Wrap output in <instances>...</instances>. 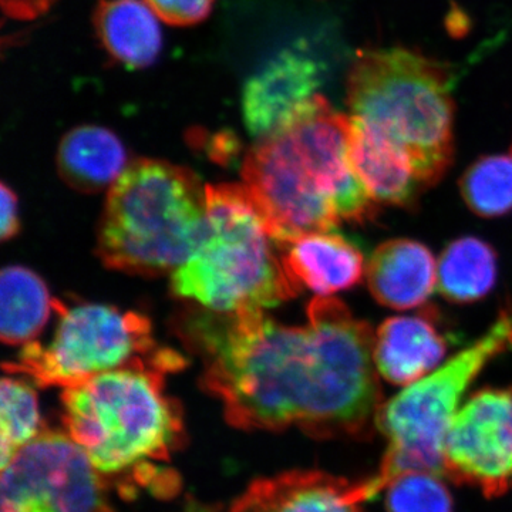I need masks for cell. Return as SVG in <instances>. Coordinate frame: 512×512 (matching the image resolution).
Instances as JSON below:
<instances>
[{
	"mask_svg": "<svg viewBox=\"0 0 512 512\" xmlns=\"http://www.w3.org/2000/svg\"><path fill=\"white\" fill-rule=\"evenodd\" d=\"M178 332L204 363L202 387L237 429L298 427L329 440L363 439L376 426L375 335L339 299H313L303 326L282 325L262 309H207L184 316Z\"/></svg>",
	"mask_w": 512,
	"mask_h": 512,
	"instance_id": "obj_1",
	"label": "cell"
},
{
	"mask_svg": "<svg viewBox=\"0 0 512 512\" xmlns=\"http://www.w3.org/2000/svg\"><path fill=\"white\" fill-rule=\"evenodd\" d=\"M242 181L278 247L340 222H366L376 202L353 171L349 116L315 94L268 136L258 138L242 163Z\"/></svg>",
	"mask_w": 512,
	"mask_h": 512,
	"instance_id": "obj_2",
	"label": "cell"
},
{
	"mask_svg": "<svg viewBox=\"0 0 512 512\" xmlns=\"http://www.w3.org/2000/svg\"><path fill=\"white\" fill-rule=\"evenodd\" d=\"M350 117L409 158L424 190L453 161L454 100L443 63L407 47L357 52L348 82Z\"/></svg>",
	"mask_w": 512,
	"mask_h": 512,
	"instance_id": "obj_3",
	"label": "cell"
},
{
	"mask_svg": "<svg viewBox=\"0 0 512 512\" xmlns=\"http://www.w3.org/2000/svg\"><path fill=\"white\" fill-rule=\"evenodd\" d=\"M301 288L244 184L207 185L204 229L171 276L174 295L231 313L272 308Z\"/></svg>",
	"mask_w": 512,
	"mask_h": 512,
	"instance_id": "obj_4",
	"label": "cell"
},
{
	"mask_svg": "<svg viewBox=\"0 0 512 512\" xmlns=\"http://www.w3.org/2000/svg\"><path fill=\"white\" fill-rule=\"evenodd\" d=\"M205 214L207 185L192 171L163 160L134 161L109 188L97 252L114 271L173 274L197 247Z\"/></svg>",
	"mask_w": 512,
	"mask_h": 512,
	"instance_id": "obj_5",
	"label": "cell"
},
{
	"mask_svg": "<svg viewBox=\"0 0 512 512\" xmlns=\"http://www.w3.org/2000/svg\"><path fill=\"white\" fill-rule=\"evenodd\" d=\"M164 376L121 369L64 389V429L101 476L153 467L183 444V412L165 394Z\"/></svg>",
	"mask_w": 512,
	"mask_h": 512,
	"instance_id": "obj_6",
	"label": "cell"
},
{
	"mask_svg": "<svg viewBox=\"0 0 512 512\" xmlns=\"http://www.w3.org/2000/svg\"><path fill=\"white\" fill-rule=\"evenodd\" d=\"M59 315L55 335L47 345L30 342L16 362L5 363L10 375L32 377L39 386H76L121 369L177 372L184 357L161 348L150 320L136 312H121L101 303L67 306L53 301Z\"/></svg>",
	"mask_w": 512,
	"mask_h": 512,
	"instance_id": "obj_7",
	"label": "cell"
},
{
	"mask_svg": "<svg viewBox=\"0 0 512 512\" xmlns=\"http://www.w3.org/2000/svg\"><path fill=\"white\" fill-rule=\"evenodd\" d=\"M507 350H512V308L501 312L470 348L380 406L376 427L387 448L373 477L379 491L406 471L446 476L444 447L461 399L485 365Z\"/></svg>",
	"mask_w": 512,
	"mask_h": 512,
	"instance_id": "obj_8",
	"label": "cell"
},
{
	"mask_svg": "<svg viewBox=\"0 0 512 512\" xmlns=\"http://www.w3.org/2000/svg\"><path fill=\"white\" fill-rule=\"evenodd\" d=\"M2 471V512H114L104 476L67 433L42 431Z\"/></svg>",
	"mask_w": 512,
	"mask_h": 512,
	"instance_id": "obj_9",
	"label": "cell"
},
{
	"mask_svg": "<svg viewBox=\"0 0 512 512\" xmlns=\"http://www.w3.org/2000/svg\"><path fill=\"white\" fill-rule=\"evenodd\" d=\"M444 473L487 498L512 490V387L480 390L458 410L444 447Z\"/></svg>",
	"mask_w": 512,
	"mask_h": 512,
	"instance_id": "obj_10",
	"label": "cell"
},
{
	"mask_svg": "<svg viewBox=\"0 0 512 512\" xmlns=\"http://www.w3.org/2000/svg\"><path fill=\"white\" fill-rule=\"evenodd\" d=\"M373 478L349 481L316 470H293L259 478L228 512H363V501L377 493Z\"/></svg>",
	"mask_w": 512,
	"mask_h": 512,
	"instance_id": "obj_11",
	"label": "cell"
},
{
	"mask_svg": "<svg viewBox=\"0 0 512 512\" xmlns=\"http://www.w3.org/2000/svg\"><path fill=\"white\" fill-rule=\"evenodd\" d=\"M322 69L308 53L286 49L255 73L242 93V113L249 133L258 140L271 134L315 96Z\"/></svg>",
	"mask_w": 512,
	"mask_h": 512,
	"instance_id": "obj_12",
	"label": "cell"
},
{
	"mask_svg": "<svg viewBox=\"0 0 512 512\" xmlns=\"http://www.w3.org/2000/svg\"><path fill=\"white\" fill-rule=\"evenodd\" d=\"M448 342L431 313L387 319L377 329V372L394 386H410L439 367Z\"/></svg>",
	"mask_w": 512,
	"mask_h": 512,
	"instance_id": "obj_13",
	"label": "cell"
},
{
	"mask_svg": "<svg viewBox=\"0 0 512 512\" xmlns=\"http://www.w3.org/2000/svg\"><path fill=\"white\" fill-rule=\"evenodd\" d=\"M373 298L387 308H417L437 285V264L426 245L413 239H392L376 248L366 269Z\"/></svg>",
	"mask_w": 512,
	"mask_h": 512,
	"instance_id": "obj_14",
	"label": "cell"
},
{
	"mask_svg": "<svg viewBox=\"0 0 512 512\" xmlns=\"http://www.w3.org/2000/svg\"><path fill=\"white\" fill-rule=\"evenodd\" d=\"M349 157L357 178L377 205L410 207L424 191L409 158L350 116Z\"/></svg>",
	"mask_w": 512,
	"mask_h": 512,
	"instance_id": "obj_15",
	"label": "cell"
},
{
	"mask_svg": "<svg viewBox=\"0 0 512 512\" xmlns=\"http://www.w3.org/2000/svg\"><path fill=\"white\" fill-rule=\"evenodd\" d=\"M279 249L292 278L319 296L353 288L365 275L360 249L335 232L302 235Z\"/></svg>",
	"mask_w": 512,
	"mask_h": 512,
	"instance_id": "obj_16",
	"label": "cell"
},
{
	"mask_svg": "<svg viewBox=\"0 0 512 512\" xmlns=\"http://www.w3.org/2000/svg\"><path fill=\"white\" fill-rule=\"evenodd\" d=\"M158 16L141 0H99L93 26L101 46L116 62L144 69L163 46Z\"/></svg>",
	"mask_w": 512,
	"mask_h": 512,
	"instance_id": "obj_17",
	"label": "cell"
},
{
	"mask_svg": "<svg viewBox=\"0 0 512 512\" xmlns=\"http://www.w3.org/2000/svg\"><path fill=\"white\" fill-rule=\"evenodd\" d=\"M127 167L126 148L107 128L76 127L60 141L57 170L77 191L99 192L110 188Z\"/></svg>",
	"mask_w": 512,
	"mask_h": 512,
	"instance_id": "obj_18",
	"label": "cell"
},
{
	"mask_svg": "<svg viewBox=\"0 0 512 512\" xmlns=\"http://www.w3.org/2000/svg\"><path fill=\"white\" fill-rule=\"evenodd\" d=\"M55 299L43 279L25 266L0 274V336L6 345H28L45 328Z\"/></svg>",
	"mask_w": 512,
	"mask_h": 512,
	"instance_id": "obj_19",
	"label": "cell"
},
{
	"mask_svg": "<svg viewBox=\"0 0 512 512\" xmlns=\"http://www.w3.org/2000/svg\"><path fill=\"white\" fill-rule=\"evenodd\" d=\"M497 254L476 237L451 242L437 264V288L447 301L471 303L485 298L497 282Z\"/></svg>",
	"mask_w": 512,
	"mask_h": 512,
	"instance_id": "obj_20",
	"label": "cell"
},
{
	"mask_svg": "<svg viewBox=\"0 0 512 512\" xmlns=\"http://www.w3.org/2000/svg\"><path fill=\"white\" fill-rule=\"evenodd\" d=\"M460 191L467 207L484 218L512 211V144L505 153L481 157L464 173Z\"/></svg>",
	"mask_w": 512,
	"mask_h": 512,
	"instance_id": "obj_21",
	"label": "cell"
},
{
	"mask_svg": "<svg viewBox=\"0 0 512 512\" xmlns=\"http://www.w3.org/2000/svg\"><path fill=\"white\" fill-rule=\"evenodd\" d=\"M0 392L2 468H5L43 430L39 400L35 389L29 383L5 376Z\"/></svg>",
	"mask_w": 512,
	"mask_h": 512,
	"instance_id": "obj_22",
	"label": "cell"
},
{
	"mask_svg": "<svg viewBox=\"0 0 512 512\" xmlns=\"http://www.w3.org/2000/svg\"><path fill=\"white\" fill-rule=\"evenodd\" d=\"M443 476L430 471H406L387 483V512H454L453 495Z\"/></svg>",
	"mask_w": 512,
	"mask_h": 512,
	"instance_id": "obj_23",
	"label": "cell"
},
{
	"mask_svg": "<svg viewBox=\"0 0 512 512\" xmlns=\"http://www.w3.org/2000/svg\"><path fill=\"white\" fill-rule=\"evenodd\" d=\"M150 9L171 26H194L210 16L215 0H144Z\"/></svg>",
	"mask_w": 512,
	"mask_h": 512,
	"instance_id": "obj_24",
	"label": "cell"
},
{
	"mask_svg": "<svg viewBox=\"0 0 512 512\" xmlns=\"http://www.w3.org/2000/svg\"><path fill=\"white\" fill-rule=\"evenodd\" d=\"M57 0H0L2 10L13 20H35L52 9Z\"/></svg>",
	"mask_w": 512,
	"mask_h": 512,
	"instance_id": "obj_25",
	"label": "cell"
},
{
	"mask_svg": "<svg viewBox=\"0 0 512 512\" xmlns=\"http://www.w3.org/2000/svg\"><path fill=\"white\" fill-rule=\"evenodd\" d=\"M0 207H2V222H0V237L3 241L15 237L20 229L18 198L8 185L2 183L0 188Z\"/></svg>",
	"mask_w": 512,
	"mask_h": 512,
	"instance_id": "obj_26",
	"label": "cell"
},
{
	"mask_svg": "<svg viewBox=\"0 0 512 512\" xmlns=\"http://www.w3.org/2000/svg\"><path fill=\"white\" fill-rule=\"evenodd\" d=\"M185 512H218L215 508L208 507V505H204L200 503V501L195 500V498H190L187 501V505H185Z\"/></svg>",
	"mask_w": 512,
	"mask_h": 512,
	"instance_id": "obj_27",
	"label": "cell"
}]
</instances>
